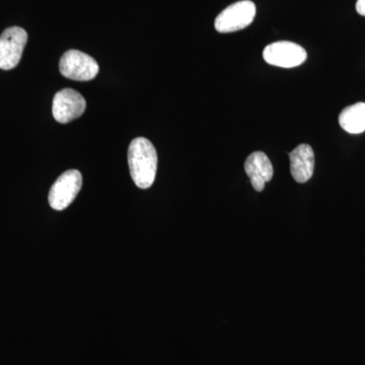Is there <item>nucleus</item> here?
Returning a JSON list of instances; mask_svg holds the SVG:
<instances>
[{"label":"nucleus","instance_id":"f257e3e1","mask_svg":"<svg viewBox=\"0 0 365 365\" xmlns=\"http://www.w3.org/2000/svg\"><path fill=\"white\" fill-rule=\"evenodd\" d=\"M128 165L132 180L140 189H148L155 182L158 153L153 144L144 137L133 139L128 148Z\"/></svg>","mask_w":365,"mask_h":365},{"label":"nucleus","instance_id":"f03ea898","mask_svg":"<svg viewBox=\"0 0 365 365\" xmlns=\"http://www.w3.org/2000/svg\"><path fill=\"white\" fill-rule=\"evenodd\" d=\"M256 6L251 0H242L227 6L215 19V30L220 33H232L242 30L253 23Z\"/></svg>","mask_w":365,"mask_h":365},{"label":"nucleus","instance_id":"7ed1b4c3","mask_svg":"<svg viewBox=\"0 0 365 365\" xmlns=\"http://www.w3.org/2000/svg\"><path fill=\"white\" fill-rule=\"evenodd\" d=\"M59 69L64 78L88 81L98 76V64L93 57L78 50H69L62 55Z\"/></svg>","mask_w":365,"mask_h":365},{"label":"nucleus","instance_id":"20e7f679","mask_svg":"<svg viewBox=\"0 0 365 365\" xmlns=\"http://www.w3.org/2000/svg\"><path fill=\"white\" fill-rule=\"evenodd\" d=\"M83 186V176L78 170L63 173L53 184L49 192V204L54 210H64L78 195Z\"/></svg>","mask_w":365,"mask_h":365},{"label":"nucleus","instance_id":"39448f33","mask_svg":"<svg viewBox=\"0 0 365 365\" xmlns=\"http://www.w3.org/2000/svg\"><path fill=\"white\" fill-rule=\"evenodd\" d=\"M28 42V34L20 26L6 29L0 36V69L11 71L18 66Z\"/></svg>","mask_w":365,"mask_h":365},{"label":"nucleus","instance_id":"423d86ee","mask_svg":"<svg viewBox=\"0 0 365 365\" xmlns=\"http://www.w3.org/2000/svg\"><path fill=\"white\" fill-rule=\"evenodd\" d=\"M263 58L268 64L282 68L302 66L307 58V53L302 46L288 41L272 43L266 46Z\"/></svg>","mask_w":365,"mask_h":365},{"label":"nucleus","instance_id":"0eeeda50","mask_svg":"<svg viewBox=\"0 0 365 365\" xmlns=\"http://www.w3.org/2000/svg\"><path fill=\"white\" fill-rule=\"evenodd\" d=\"M86 108L85 98L72 88H63L53 98V117L61 124L69 123L83 116Z\"/></svg>","mask_w":365,"mask_h":365},{"label":"nucleus","instance_id":"6e6552de","mask_svg":"<svg viewBox=\"0 0 365 365\" xmlns=\"http://www.w3.org/2000/svg\"><path fill=\"white\" fill-rule=\"evenodd\" d=\"M245 170L252 186L258 192L263 191L266 182L272 180L274 174L272 163L262 151H256L249 155L245 163Z\"/></svg>","mask_w":365,"mask_h":365},{"label":"nucleus","instance_id":"1a4fd4ad","mask_svg":"<svg viewBox=\"0 0 365 365\" xmlns=\"http://www.w3.org/2000/svg\"><path fill=\"white\" fill-rule=\"evenodd\" d=\"M290 173L297 182L304 184L314 175V153L309 144H300L289 153Z\"/></svg>","mask_w":365,"mask_h":365},{"label":"nucleus","instance_id":"9d476101","mask_svg":"<svg viewBox=\"0 0 365 365\" xmlns=\"http://www.w3.org/2000/svg\"><path fill=\"white\" fill-rule=\"evenodd\" d=\"M339 124L348 133H364L365 131V103H356V104L345 108L340 113Z\"/></svg>","mask_w":365,"mask_h":365},{"label":"nucleus","instance_id":"9b49d317","mask_svg":"<svg viewBox=\"0 0 365 365\" xmlns=\"http://www.w3.org/2000/svg\"><path fill=\"white\" fill-rule=\"evenodd\" d=\"M356 11L360 16H365V0H357Z\"/></svg>","mask_w":365,"mask_h":365}]
</instances>
